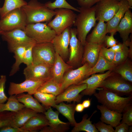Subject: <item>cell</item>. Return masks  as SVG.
<instances>
[{
	"label": "cell",
	"mask_w": 132,
	"mask_h": 132,
	"mask_svg": "<svg viewBox=\"0 0 132 132\" xmlns=\"http://www.w3.org/2000/svg\"><path fill=\"white\" fill-rule=\"evenodd\" d=\"M15 113L7 111L0 112V129L7 126H12Z\"/></svg>",
	"instance_id": "obj_38"
},
{
	"label": "cell",
	"mask_w": 132,
	"mask_h": 132,
	"mask_svg": "<svg viewBox=\"0 0 132 132\" xmlns=\"http://www.w3.org/2000/svg\"><path fill=\"white\" fill-rule=\"evenodd\" d=\"M0 132H25L20 128L9 126L0 129Z\"/></svg>",
	"instance_id": "obj_47"
},
{
	"label": "cell",
	"mask_w": 132,
	"mask_h": 132,
	"mask_svg": "<svg viewBox=\"0 0 132 132\" xmlns=\"http://www.w3.org/2000/svg\"><path fill=\"white\" fill-rule=\"evenodd\" d=\"M32 95L28 93H22L17 95L16 97L19 101L23 104L25 107L32 109L38 113H44L46 111L45 109Z\"/></svg>",
	"instance_id": "obj_26"
},
{
	"label": "cell",
	"mask_w": 132,
	"mask_h": 132,
	"mask_svg": "<svg viewBox=\"0 0 132 132\" xmlns=\"http://www.w3.org/2000/svg\"><path fill=\"white\" fill-rule=\"evenodd\" d=\"M45 81L25 79L20 83L10 82L8 90L10 96L17 95L27 92L31 95H34L39 88Z\"/></svg>",
	"instance_id": "obj_16"
},
{
	"label": "cell",
	"mask_w": 132,
	"mask_h": 132,
	"mask_svg": "<svg viewBox=\"0 0 132 132\" xmlns=\"http://www.w3.org/2000/svg\"><path fill=\"white\" fill-rule=\"evenodd\" d=\"M124 44L122 49L115 53L113 63L117 66L125 61L129 56V48L126 42H123Z\"/></svg>",
	"instance_id": "obj_37"
},
{
	"label": "cell",
	"mask_w": 132,
	"mask_h": 132,
	"mask_svg": "<svg viewBox=\"0 0 132 132\" xmlns=\"http://www.w3.org/2000/svg\"><path fill=\"white\" fill-rule=\"evenodd\" d=\"M71 28L67 27L60 34H56L51 42L55 52L64 61L69 57L68 47L71 37Z\"/></svg>",
	"instance_id": "obj_14"
},
{
	"label": "cell",
	"mask_w": 132,
	"mask_h": 132,
	"mask_svg": "<svg viewBox=\"0 0 132 132\" xmlns=\"http://www.w3.org/2000/svg\"><path fill=\"white\" fill-rule=\"evenodd\" d=\"M1 35L3 40L7 42L8 49L11 52L13 53L19 47H28L36 44L28 36L24 30L20 29L3 32Z\"/></svg>",
	"instance_id": "obj_5"
},
{
	"label": "cell",
	"mask_w": 132,
	"mask_h": 132,
	"mask_svg": "<svg viewBox=\"0 0 132 132\" xmlns=\"http://www.w3.org/2000/svg\"><path fill=\"white\" fill-rule=\"evenodd\" d=\"M120 6L117 11L112 18L107 23L108 33L117 32V27L125 12L131 8L126 0H120Z\"/></svg>",
	"instance_id": "obj_24"
},
{
	"label": "cell",
	"mask_w": 132,
	"mask_h": 132,
	"mask_svg": "<svg viewBox=\"0 0 132 132\" xmlns=\"http://www.w3.org/2000/svg\"><path fill=\"white\" fill-rule=\"evenodd\" d=\"M120 34L123 42L128 39L129 35L132 33V13L130 9L125 13L121 21L116 29Z\"/></svg>",
	"instance_id": "obj_25"
},
{
	"label": "cell",
	"mask_w": 132,
	"mask_h": 132,
	"mask_svg": "<svg viewBox=\"0 0 132 132\" xmlns=\"http://www.w3.org/2000/svg\"><path fill=\"white\" fill-rule=\"evenodd\" d=\"M122 121L128 126L132 125V103L128 105L122 112Z\"/></svg>",
	"instance_id": "obj_40"
},
{
	"label": "cell",
	"mask_w": 132,
	"mask_h": 132,
	"mask_svg": "<svg viewBox=\"0 0 132 132\" xmlns=\"http://www.w3.org/2000/svg\"><path fill=\"white\" fill-rule=\"evenodd\" d=\"M119 0L120 1V0Z\"/></svg>",
	"instance_id": "obj_55"
},
{
	"label": "cell",
	"mask_w": 132,
	"mask_h": 132,
	"mask_svg": "<svg viewBox=\"0 0 132 132\" xmlns=\"http://www.w3.org/2000/svg\"><path fill=\"white\" fill-rule=\"evenodd\" d=\"M3 32V31H2L1 30V29L0 28V35H1L2 33Z\"/></svg>",
	"instance_id": "obj_54"
},
{
	"label": "cell",
	"mask_w": 132,
	"mask_h": 132,
	"mask_svg": "<svg viewBox=\"0 0 132 132\" xmlns=\"http://www.w3.org/2000/svg\"><path fill=\"white\" fill-rule=\"evenodd\" d=\"M78 5L81 7H91L101 0H76Z\"/></svg>",
	"instance_id": "obj_45"
},
{
	"label": "cell",
	"mask_w": 132,
	"mask_h": 132,
	"mask_svg": "<svg viewBox=\"0 0 132 132\" xmlns=\"http://www.w3.org/2000/svg\"><path fill=\"white\" fill-rule=\"evenodd\" d=\"M6 103L0 104V112L7 111L16 112L25 107L19 101L16 95L10 96Z\"/></svg>",
	"instance_id": "obj_32"
},
{
	"label": "cell",
	"mask_w": 132,
	"mask_h": 132,
	"mask_svg": "<svg viewBox=\"0 0 132 132\" xmlns=\"http://www.w3.org/2000/svg\"><path fill=\"white\" fill-rule=\"evenodd\" d=\"M38 113L30 118L21 129L25 132H36L49 125V121L44 114Z\"/></svg>",
	"instance_id": "obj_21"
},
{
	"label": "cell",
	"mask_w": 132,
	"mask_h": 132,
	"mask_svg": "<svg viewBox=\"0 0 132 132\" xmlns=\"http://www.w3.org/2000/svg\"><path fill=\"white\" fill-rule=\"evenodd\" d=\"M27 25L26 16L22 7L11 11L0 20V28L3 32L16 29L24 30Z\"/></svg>",
	"instance_id": "obj_9"
},
{
	"label": "cell",
	"mask_w": 132,
	"mask_h": 132,
	"mask_svg": "<svg viewBox=\"0 0 132 132\" xmlns=\"http://www.w3.org/2000/svg\"><path fill=\"white\" fill-rule=\"evenodd\" d=\"M27 3L24 0H5L3 6L0 7V19L11 11L25 5Z\"/></svg>",
	"instance_id": "obj_33"
},
{
	"label": "cell",
	"mask_w": 132,
	"mask_h": 132,
	"mask_svg": "<svg viewBox=\"0 0 132 132\" xmlns=\"http://www.w3.org/2000/svg\"><path fill=\"white\" fill-rule=\"evenodd\" d=\"M91 32L87 36L86 42L105 45V40L108 33L107 23L101 20L98 21Z\"/></svg>",
	"instance_id": "obj_20"
},
{
	"label": "cell",
	"mask_w": 132,
	"mask_h": 132,
	"mask_svg": "<svg viewBox=\"0 0 132 132\" xmlns=\"http://www.w3.org/2000/svg\"><path fill=\"white\" fill-rule=\"evenodd\" d=\"M22 8L27 24L50 21L55 15L54 10L49 9L37 0H31Z\"/></svg>",
	"instance_id": "obj_2"
},
{
	"label": "cell",
	"mask_w": 132,
	"mask_h": 132,
	"mask_svg": "<svg viewBox=\"0 0 132 132\" xmlns=\"http://www.w3.org/2000/svg\"><path fill=\"white\" fill-rule=\"evenodd\" d=\"M126 42L128 46H129V56L131 59L132 58V41H130L129 39L126 41Z\"/></svg>",
	"instance_id": "obj_50"
},
{
	"label": "cell",
	"mask_w": 132,
	"mask_h": 132,
	"mask_svg": "<svg viewBox=\"0 0 132 132\" xmlns=\"http://www.w3.org/2000/svg\"><path fill=\"white\" fill-rule=\"evenodd\" d=\"M37 91L51 94L56 96L62 92L61 84L56 82L53 78L45 82L39 88Z\"/></svg>",
	"instance_id": "obj_34"
},
{
	"label": "cell",
	"mask_w": 132,
	"mask_h": 132,
	"mask_svg": "<svg viewBox=\"0 0 132 132\" xmlns=\"http://www.w3.org/2000/svg\"><path fill=\"white\" fill-rule=\"evenodd\" d=\"M91 67L87 63L74 69H69L65 74L61 84L62 92L69 86L78 84L89 76V72Z\"/></svg>",
	"instance_id": "obj_13"
},
{
	"label": "cell",
	"mask_w": 132,
	"mask_h": 132,
	"mask_svg": "<svg viewBox=\"0 0 132 132\" xmlns=\"http://www.w3.org/2000/svg\"><path fill=\"white\" fill-rule=\"evenodd\" d=\"M97 109L101 113V121L115 127L120 123L122 114L117 111L109 109L103 105H98Z\"/></svg>",
	"instance_id": "obj_23"
},
{
	"label": "cell",
	"mask_w": 132,
	"mask_h": 132,
	"mask_svg": "<svg viewBox=\"0 0 132 132\" xmlns=\"http://www.w3.org/2000/svg\"><path fill=\"white\" fill-rule=\"evenodd\" d=\"M77 8L80 12L77 15L73 25L76 27L77 38L84 46L87 34L96 24L95 7L94 5L89 8Z\"/></svg>",
	"instance_id": "obj_1"
},
{
	"label": "cell",
	"mask_w": 132,
	"mask_h": 132,
	"mask_svg": "<svg viewBox=\"0 0 132 132\" xmlns=\"http://www.w3.org/2000/svg\"><path fill=\"white\" fill-rule=\"evenodd\" d=\"M47 24L46 22L27 24L24 31L36 43L51 42L56 34Z\"/></svg>",
	"instance_id": "obj_4"
},
{
	"label": "cell",
	"mask_w": 132,
	"mask_h": 132,
	"mask_svg": "<svg viewBox=\"0 0 132 132\" xmlns=\"http://www.w3.org/2000/svg\"><path fill=\"white\" fill-rule=\"evenodd\" d=\"M7 80L6 76L1 75L0 76V104L4 103L8 98L5 93V83Z\"/></svg>",
	"instance_id": "obj_41"
},
{
	"label": "cell",
	"mask_w": 132,
	"mask_h": 132,
	"mask_svg": "<svg viewBox=\"0 0 132 132\" xmlns=\"http://www.w3.org/2000/svg\"><path fill=\"white\" fill-rule=\"evenodd\" d=\"M69 55L67 63L72 67H79L81 64L84 46L78 39L76 28H71Z\"/></svg>",
	"instance_id": "obj_10"
},
{
	"label": "cell",
	"mask_w": 132,
	"mask_h": 132,
	"mask_svg": "<svg viewBox=\"0 0 132 132\" xmlns=\"http://www.w3.org/2000/svg\"><path fill=\"white\" fill-rule=\"evenodd\" d=\"M33 46L27 47L25 51L23 63L26 65V66L33 64L32 50Z\"/></svg>",
	"instance_id": "obj_43"
},
{
	"label": "cell",
	"mask_w": 132,
	"mask_h": 132,
	"mask_svg": "<svg viewBox=\"0 0 132 132\" xmlns=\"http://www.w3.org/2000/svg\"><path fill=\"white\" fill-rule=\"evenodd\" d=\"M38 113L30 109L24 108L15 113L12 126L20 128L30 118Z\"/></svg>",
	"instance_id": "obj_27"
},
{
	"label": "cell",
	"mask_w": 132,
	"mask_h": 132,
	"mask_svg": "<svg viewBox=\"0 0 132 132\" xmlns=\"http://www.w3.org/2000/svg\"><path fill=\"white\" fill-rule=\"evenodd\" d=\"M119 0H101L95 5L97 21L108 22L114 16L120 6Z\"/></svg>",
	"instance_id": "obj_11"
},
{
	"label": "cell",
	"mask_w": 132,
	"mask_h": 132,
	"mask_svg": "<svg viewBox=\"0 0 132 132\" xmlns=\"http://www.w3.org/2000/svg\"><path fill=\"white\" fill-rule=\"evenodd\" d=\"M87 87L85 83L73 84L69 86L56 96V104L64 101L67 102L72 101L80 102L83 95L80 93L85 89Z\"/></svg>",
	"instance_id": "obj_17"
},
{
	"label": "cell",
	"mask_w": 132,
	"mask_h": 132,
	"mask_svg": "<svg viewBox=\"0 0 132 132\" xmlns=\"http://www.w3.org/2000/svg\"><path fill=\"white\" fill-rule=\"evenodd\" d=\"M33 64H44L52 66L55 52L51 42L36 43L32 50Z\"/></svg>",
	"instance_id": "obj_8"
},
{
	"label": "cell",
	"mask_w": 132,
	"mask_h": 132,
	"mask_svg": "<svg viewBox=\"0 0 132 132\" xmlns=\"http://www.w3.org/2000/svg\"><path fill=\"white\" fill-rule=\"evenodd\" d=\"M117 66L113 62L107 60L99 53L97 62L93 67L90 68L88 75L89 76L97 73L113 70Z\"/></svg>",
	"instance_id": "obj_31"
},
{
	"label": "cell",
	"mask_w": 132,
	"mask_h": 132,
	"mask_svg": "<svg viewBox=\"0 0 132 132\" xmlns=\"http://www.w3.org/2000/svg\"><path fill=\"white\" fill-rule=\"evenodd\" d=\"M34 97L39 102L41 103L45 110L53 107L56 104V96L49 93L37 91Z\"/></svg>",
	"instance_id": "obj_35"
},
{
	"label": "cell",
	"mask_w": 132,
	"mask_h": 132,
	"mask_svg": "<svg viewBox=\"0 0 132 132\" xmlns=\"http://www.w3.org/2000/svg\"><path fill=\"white\" fill-rule=\"evenodd\" d=\"M97 111L96 110L94 111L90 117L88 118H87L88 116L87 114L84 115L80 122L78 123L77 122L75 124L71 132H78L84 131L87 132H98L99 131L94 124H92L90 121L92 115Z\"/></svg>",
	"instance_id": "obj_30"
},
{
	"label": "cell",
	"mask_w": 132,
	"mask_h": 132,
	"mask_svg": "<svg viewBox=\"0 0 132 132\" xmlns=\"http://www.w3.org/2000/svg\"><path fill=\"white\" fill-rule=\"evenodd\" d=\"M52 66L44 64H33L26 66L23 74L25 79L46 81L52 78Z\"/></svg>",
	"instance_id": "obj_12"
},
{
	"label": "cell",
	"mask_w": 132,
	"mask_h": 132,
	"mask_svg": "<svg viewBox=\"0 0 132 132\" xmlns=\"http://www.w3.org/2000/svg\"><path fill=\"white\" fill-rule=\"evenodd\" d=\"M98 102L111 110L122 113L131 103L132 96L124 97L105 89L100 88L94 94Z\"/></svg>",
	"instance_id": "obj_3"
},
{
	"label": "cell",
	"mask_w": 132,
	"mask_h": 132,
	"mask_svg": "<svg viewBox=\"0 0 132 132\" xmlns=\"http://www.w3.org/2000/svg\"><path fill=\"white\" fill-rule=\"evenodd\" d=\"M113 73L112 70H109L103 74H93L90 77L81 81L77 85L85 83L87 87L85 89L81 92V94L83 96H89L94 94L96 92V90L99 88L104 79Z\"/></svg>",
	"instance_id": "obj_18"
},
{
	"label": "cell",
	"mask_w": 132,
	"mask_h": 132,
	"mask_svg": "<svg viewBox=\"0 0 132 132\" xmlns=\"http://www.w3.org/2000/svg\"><path fill=\"white\" fill-rule=\"evenodd\" d=\"M84 109L82 104L80 103L77 104L75 107V111L78 112H82Z\"/></svg>",
	"instance_id": "obj_51"
},
{
	"label": "cell",
	"mask_w": 132,
	"mask_h": 132,
	"mask_svg": "<svg viewBox=\"0 0 132 132\" xmlns=\"http://www.w3.org/2000/svg\"><path fill=\"white\" fill-rule=\"evenodd\" d=\"M127 2L128 5L132 9V0H126Z\"/></svg>",
	"instance_id": "obj_53"
},
{
	"label": "cell",
	"mask_w": 132,
	"mask_h": 132,
	"mask_svg": "<svg viewBox=\"0 0 132 132\" xmlns=\"http://www.w3.org/2000/svg\"><path fill=\"white\" fill-rule=\"evenodd\" d=\"M99 88L105 89L120 96L132 95V86L131 83L113 72L104 79Z\"/></svg>",
	"instance_id": "obj_6"
},
{
	"label": "cell",
	"mask_w": 132,
	"mask_h": 132,
	"mask_svg": "<svg viewBox=\"0 0 132 132\" xmlns=\"http://www.w3.org/2000/svg\"><path fill=\"white\" fill-rule=\"evenodd\" d=\"M84 109L89 107L91 104L90 99H88L84 100L82 103Z\"/></svg>",
	"instance_id": "obj_52"
},
{
	"label": "cell",
	"mask_w": 132,
	"mask_h": 132,
	"mask_svg": "<svg viewBox=\"0 0 132 132\" xmlns=\"http://www.w3.org/2000/svg\"><path fill=\"white\" fill-rule=\"evenodd\" d=\"M115 53L103 45L101 48L99 53L107 60L113 62L114 58Z\"/></svg>",
	"instance_id": "obj_42"
},
{
	"label": "cell",
	"mask_w": 132,
	"mask_h": 132,
	"mask_svg": "<svg viewBox=\"0 0 132 132\" xmlns=\"http://www.w3.org/2000/svg\"><path fill=\"white\" fill-rule=\"evenodd\" d=\"M72 68L59 55L55 53L54 61L52 68V78L54 80L61 84L65 73Z\"/></svg>",
	"instance_id": "obj_22"
},
{
	"label": "cell",
	"mask_w": 132,
	"mask_h": 132,
	"mask_svg": "<svg viewBox=\"0 0 132 132\" xmlns=\"http://www.w3.org/2000/svg\"><path fill=\"white\" fill-rule=\"evenodd\" d=\"M54 11L55 17L47 25L55 31L56 34H59L67 28L71 27L73 25L77 15L73 10L67 9H56Z\"/></svg>",
	"instance_id": "obj_7"
},
{
	"label": "cell",
	"mask_w": 132,
	"mask_h": 132,
	"mask_svg": "<svg viewBox=\"0 0 132 132\" xmlns=\"http://www.w3.org/2000/svg\"><path fill=\"white\" fill-rule=\"evenodd\" d=\"M110 36H106L105 40V44L107 46V48L111 47L117 44L116 40L114 37L115 34L113 33H110Z\"/></svg>",
	"instance_id": "obj_46"
},
{
	"label": "cell",
	"mask_w": 132,
	"mask_h": 132,
	"mask_svg": "<svg viewBox=\"0 0 132 132\" xmlns=\"http://www.w3.org/2000/svg\"><path fill=\"white\" fill-rule=\"evenodd\" d=\"M27 47L19 46L14 51L13 53L14 54V57L15 61L12 66L10 73V76L13 75L19 70L20 65L23 63L24 53Z\"/></svg>",
	"instance_id": "obj_36"
},
{
	"label": "cell",
	"mask_w": 132,
	"mask_h": 132,
	"mask_svg": "<svg viewBox=\"0 0 132 132\" xmlns=\"http://www.w3.org/2000/svg\"><path fill=\"white\" fill-rule=\"evenodd\" d=\"M103 45L86 42L84 46L81 64L87 63L91 67H93L98 60L101 48Z\"/></svg>",
	"instance_id": "obj_19"
},
{
	"label": "cell",
	"mask_w": 132,
	"mask_h": 132,
	"mask_svg": "<svg viewBox=\"0 0 132 132\" xmlns=\"http://www.w3.org/2000/svg\"><path fill=\"white\" fill-rule=\"evenodd\" d=\"M129 126L125 123L121 122L115 127L114 132H128Z\"/></svg>",
	"instance_id": "obj_48"
},
{
	"label": "cell",
	"mask_w": 132,
	"mask_h": 132,
	"mask_svg": "<svg viewBox=\"0 0 132 132\" xmlns=\"http://www.w3.org/2000/svg\"><path fill=\"white\" fill-rule=\"evenodd\" d=\"M76 106L74 103L66 104L63 102L59 103L58 105L55 104L53 107L66 118L70 124L74 126L77 123L74 118Z\"/></svg>",
	"instance_id": "obj_28"
},
{
	"label": "cell",
	"mask_w": 132,
	"mask_h": 132,
	"mask_svg": "<svg viewBox=\"0 0 132 132\" xmlns=\"http://www.w3.org/2000/svg\"><path fill=\"white\" fill-rule=\"evenodd\" d=\"M59 112L54 111L50 107L44 113L49 123V125L45 126L40 130V132H63L69 129L70 123L64 122L59 118Z\"/></svg>",
	"instance_id": "obj_15"
},
{
	"label": "cell",
	"mask_w": 132,
	"mask_h": 132,
	"mask_svg": "<svg viewBox=\"0 0 132 132\" xmlns=\"http://www.w3.org/2000/svg\"><path fill=\"white\" fill-rule=\"evenodd\" d=\"M46 6L51 10H54L56 9L66 8L74 10L75 7L67 2L66 0H55L52 2L49 1L45 3Z\"/></svg>",
	"instance_id": "obj_39"
},
{
	"label": "cell",
	"mask_w": 132,
	"mask_h": 132,
	"mask_svg": "<svg viewBox=\"0 0 132 132\" xmlns=\"http://www.w3.org/2000/svg\"><path fill=\"white\" fill-rule=\"evenodd\" d=\"M112 71L120 75L127 81L132 83V62L128 58L124 62L117 65Z\"/></svg>",
	"instance_id": "obj_29"
},
{
	"label": "cell",
	"mask_w": 132,
	"mask_h": 132,
	"mask_svg": "<svg viewBox=\"0 0 132 132\" xmlns=\"http://www.w3.org/2000/svg\"><path fill=\"white\" fill-rule=\"evenodd\" d=\"M123 42L122 43H119L114 46L110 47L109 49L115 53L119 51L122 49L123 47Z\"/></svg>",
	"instance_id": "obj_49"
},
{
	"label": "cell",
	"mask_w": 132,
	"mask_h": 132,
	"mask_svg": "<svg viewBox=\"0 0 132 132\" xmlns=\"http://www.w3.org/2000/svg\"><path fill=\"white\" fill-rule=\"evenodd\" d=\"M98 131L100 132H114L113 127L110 125H107L102 121L94 124Z\"/></svg>",
	"instance_id": "obj_44"
}]
</instances>
